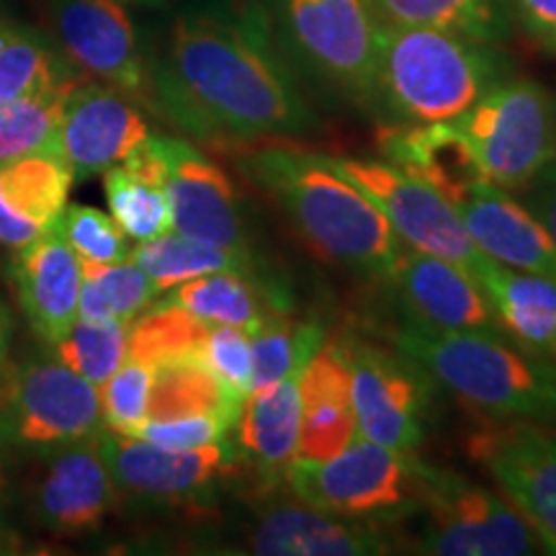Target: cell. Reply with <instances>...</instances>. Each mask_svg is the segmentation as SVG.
<instances>
[{
	"mask_svg": "<svg viewBox=\"0 0 556 556\" xmlns=\"http://www.w3.org/2000/svg\"><path fill=\"white\" fill-rule=\"evenodd\" d=\"M258 0L180 13L168 50L150 67V101L214 150H245L317 127Z\"/></svg>",
	"mask_w": 556,
	"mask_h": 556,
	"instance_id": "cell-1",
	"label": "cell"
},
{
	"mask_svg": "<svg viewBox=\"0 0 556 556\" xmlns=\"http://www.w3.org/2000/svg\"><path fill=\"white\" fill-rule=\"evenodd\" d=\"M238 163L319 258L384 276L405 245L384 214L325 163L323 152L289 142H261L240 150Z\"/></svg>",
	"mask_w": 556,
	"mask_h": 556,
	"instance_id": "cell-2",
	"label": "cell"
},
{
	"mask_svg": "<svg viewBox=\"0 0 556 556\" xmlns=\"http://www.w3.org/2000/svg\"><path fill=\"white\" fill-rule=\"evenodd\" d=\"M507 75L510 62L497 45L381 21L371 106L392 124L448 122Z\"/></svg>",
	"mask_w": 556,
	"mask_h": 556,
	"instance_id": "cell-3",
	"label": "cell"
},
{
	"mask_svg": "<svg viewBox=\"0 0 556 556\" xmlns=\"http://www.w3.org/2000/svg\"><path fill=\"white\" fill-rule=\"evenodd\" d=\"M392 343L456 397L497 417L556 420V366L507 338L441 332L405 323Z\"/></svg>",
	"mask_w": 556,
	"mask_h": 556,
	"instance_id": "cell-4",
	"label": "cell"
},
{
	"mask_svg": "<svg viewBox=\"0 0 556 556\" xmlns=\"http://www.w3.org/2000/svg\"><path fill=\"white\" fill-rule=\"evenodd\" d=\"M258 5L299 78L371 103L381 26L371 0H258Z\"/></svg>",
	"mask_w": 556,
	"mask_h": 556,
	"instance_id": "cell-5",
	"label": "cell"
},
{
	"mask_svg": "<svg viewBox=\"0 0 556 556\" xmlns=\"http://www.w3.org/2000/svg\"><path fill=\"white\" fill-rule=\"evenodd\" d=\"M415 505L420 513L417 552L435 556H528L546 552L523 513L505 495L462 471L413 458Z\"/></svg>",
	"mask_w": 556,
	"mask_h": 556,
	"instance_id": "cell-6",
	"label": "cell"
},
{
	"mask_svg": "<svg viewBox=\"0 0 556 556\" xmlns=\"http://www.w3.org/2000/svg\"><path fill=\"white\" fill-rule=\"evenodd\" d=\"M454 127L486 184L518 193L556 160V103L536 80L507 75Z\"/></svg>",
	"mask_w": 556,
	"mask_h": 556,
	"instance_id": "cell-7",
	"label": "cell"
},
{
	"mask_svg": "<svg viewBox=\"0 0 556 556\" xmlns=\"http://www.w3.org/2000/svg\"><path fill=\"white\" fill-rule=\"evenodd\" d=\"M0 420L24 456H50L103 433L99 387L52 358L26 361L0 381Z\"/></svg>",
	"mask_w": 556,
	"mask_h": 556,
	"instance_id": "cell-8",
	"label": "cell"
},
{
	"mask_svg": "<svg viewBox=\"0 0 556 556\" xmlns=\"http://www.w3.org/2000/svg\"><path fill=\"white\" fill-rule=\"evenodd\" d=\"M287 484L296 500L345 518L392 520L413 513V458L364 435L328 462L294 458Z\"/></svg>",
	"mask_w": 556,
	"mask_h": 556,
	"instance_id": "cell-9",
	"label": "cell"
},
{
	"mask_svg": "<svg viewBox=\"0 0 556 556\" xmlns=\"http://www.w3.org/2000/svg\"><path fill=\"white\" fill-rule=\"evenodd\" d=\"M338 176L353 184L384 214L405 245L456 263L475 278L486 255L471 242L456 208L428 184L400 170L387 160L325 155Z\"/></svg>",
	"mask_w": 556,
	"mask_h": 556,
	"instance_id": "cell-10",
	"label": "cell"
},
{
	"mask_svg": "<svg viewBox=\"0 0 556 556\" xmlns=\"http://www.w3.org/2000/svg\"><path fill=\"white\" fill-rule=\"evenodd\" d=\"M340 345L351 371L358 435L402 454L420 446L433 407L430 374L405 353L400 358L366 340L348 338Z\"/></svg>",
	"mask_w": 556,
	"mask_h": 556,
	"instance_id": "cell-11",
	"label": "cell"
},
{
	"mask_svg": "<svg viewBox=\"0 0 556 556\" xmlns=\"http://www.w3.org/2000/svg\"><path fill=\"white\" fill-rule=\"evenodd\" d=\"M99 446L119 495L148 503H189L245 464L229 438L201 448H163L103 428Z\"/></svg>",
	"mask_w": 556,
	"mask_h": 556,
	"instance_id": "cell-12",
	"label": "cell"
},
{
	"mask_svg": "<svg viewBox=\"0 0 556 556\" xmlns=\"http://www.w3.org/2000/svg\"><path fill=\"white\" fill-rule=\"evenodd\" d=\"M469 454L556 554V433L539 422H492L469 438Z\"/></svg>",
	"mask_w": 556,
	"mask_h": 556,
	"instance_id": "cell-13",
	"label": "cell"
},
{
	"mask_svg": "<svg viewBox=\"0 0 556 556\" xmlns=\"http://www.w3.org/2000/svg\"><path fill=\"white\" fill-rule=\"evenodd\" d=\"M29 484V513L41 531L75 539L101 528L119 490L101 454L99 435L37 458Z\"/></svg>",
	"mask_w": 556,
	"mask_h": 556,
	"instance_id": "cell-14",
	"label": "cell"
},
{
	"mask_svg": "<svg viewBox=\"0 0 556 556\" xmlns=\"http://www.w3.org/2000/svg\"><path fill=\"white\" fill-rule=\"evenodd\" d=\"M52 21L70 65L131 99H150V70L119 0H52Z\"/></svg>",
	"mask_w": 556,
	"mask_h": 556,
	"instance_id": "cell-15",
	"label": "cell"
},
{
	"mask_svg": "<svg viewBox=\"0 0 556 556\" xmlns=\"http://www.w3.org/2000/svg\"><path fill=\"white\" fill-rule=\"evenodd\" d=\"M155 148L173 229L219 248L245 250V222L227 173L186 139L155 135Z\"/></svg>",
	"mask_w": 556,
	"mask_h": 556,
	"instance_id": "cell-16",
	"label": "cell"
},
{
	"mask_svg": "<svg viewBox=\"0 0 556 556\" xmlns=\"http://www.w3.org/2000/svg\"><path fill=\"white\" fill-rule=\"evenodd\" d=\"M384 278L409 323L441 332L507 338L482 287L456 263L402 245Z\"/></svg>",
	"mask_w": 556,
	"mask_h": 556,
	"instance_id": "cell-17",
	"label": "cell"
},
{
	"mask_svg": "<svg viewBox=\"0 0 556 556\" xmlns=\"http://www.w3.org/2000/svg\"><path fill=\"white\" fill-rule=\"evenodd\" d=\"M150 135L142 109L124 90L88 78L67 93L60 144L75 180L101 176L119 165Z\"/></svg>",
	"mask_w": 556,
	"mask_h": 556,
	"instance_id": "cell-18",
	"label": "cell"
},
{
	"mask_svg": "<svg viewBox=\"0 0 556 556\" xmlns=\"http://www.w3.org/2000/svg\"><path fill=\"white\" fill-rule=\"evenodd\" d=\"M9 281L34 336L47 345L58 343L78 323L83 268L58 227L11 255Z\"/></svg>",
	"mask_w": 556,
	"mask_h": 556,
	"instance_id": "cell-19",
	"label": "cell"
},
{
	"mask_svg": "<svg viewBox=\"0 0 556 556\" xmlns=\"http://www.w3.org/2000/svg\"><path fill=\"white\" fill-rule=\"evenodd\" d=\"M248 552L261 556H377L389 541L374 520L345 518L307 503H270L255 518Z\"/></svg>",
	"mask_w": 556,
	"mask_h": 556,
	"instance_id": "cell-20",
	"label": "cell"
},
{
	"mask_svg": "<svg viewBox=\"0 0 556 556\" xmlns=\"http://www.w3.org/2000/svg\"><path fill=\"white\" fill-rule=\"evenodd\" d=\"M454 208L486 258L556 281V242L510 191L482 180Z\"/></svg>",
	"mask_w": 556,
	"mask_h": 556,
	"instance_id": "cell-21",
	"label": "cell"
},
{
	"mask_svg": "<svg viewBox=\"0 0 556 556\" xmlns=\"http://www.w3.org/2000/svg\"><path fill=\"white\" fill-rule=\"evenodd\" d=\"M302 428H299L296 458L328 462L358 435L356 409L351 397L340 340H325L302 374Z\"/></svg>",
	"mask_w": 556,
	"mask_h": 556,
	"instance_id": "cell-22",
	"label": "cell"
},
{
	"mask_svg": "<svg viewBox=\"0 0 556 556\" xmlns=\"http://www.w3.org/2000/svg\"><path fill=\"white\" fill-rule=\"evenodd\" d=\"M379 150L387 163L397 165L430 189L441 193L451 206L467 197L471 186L482 184L469 144L454 122L389 124L379 135Z\"/></svg>",
	"mask_w": 556,
	"mask_h": 556,
	"instance_id": "cell-23",
	"label": "cell"
},
{
	"mask_svg": "<svg viewBox=\"0 0 556 556\" xmlns=\"http://www.w3.org/2000/svg\"><path fill=\"white\" fill-rule=\"evenodd\" d=\"M302 374L304 368L287 374L276 384L253 389L238 420V451L242 462L276 482L287 475L299 451L302 428Z\"/></svg>",
	"mask_w": 556,
	"mask_h": 556,
	"instance_id": "cell-24",
	"label": "cell"
},
{
	"mask_svg": "<svg viewBox=\"0 0 556 556\" xmlns=\"http://www.w3.org/2000/svg\"><path fill=\"white\" fill-rule=\"evenodd\" d=\"M103 186L111 217L129 240H155L173 229L155 135L131 150L127 160L103 173Z\"/></svg>",
	"mask_w": 556,
	"mask_h": 556,
	"instance_id": "cell-25",
	"label": "cell"
},
{
	"mask_svg": "<svg viewBox=\"0 0 556 556\" xmlns=\"http://www.w3.org/2000/svg\"><path fill=\"white\" fill-rule=\"evenodd\" d=\"M165 302L178 304L206 325H232L253 336L263 323L287 307V299L266 294L242 270H217L170 289Z\"/></svg>",
	"mask_w": 556,
	"mask_h": 556,
	"instance_id": "cell-26",
	"label": "cell"
},
{
	"mask_svg": "<svg viewBox=\"0 0 556 556\" xmlns=\"http://www.w3.org/2000/svg\"><path fill=\"white\" fill-rule=\"evenodd\" d=\"M379 18L397 26H428L462 37L500 41L510 37V0H371Z\"/></svg>",
	"mask_w": 556,
	"mask_h": 556,
	"instance_id": "cell-27",
	"label": "cell"
},
{
	"mask_svg": "<svg viewBox=\"0 0 556 556\" xmlns=\"http://www.w3.org/2000/svg\"><path fill=\"white\" fill-rule=\"evenodd\" d=\"M245 400L229 392L201 358H180L155 366L148 420L186 415H222L238 426Z\"/></svg>",
	"mask_w": 556,
	"mask_h": 556,
	"instance_id": "cell-28",
	"label": "cell"
},
{
	"mask_svg": "<svg viewBox=\"0 0 556 556\" xmlns=\"http://www.w3.org/2000/svg\"><path fill=\"white\" fill-rule=\"evenodd\" d=\"M78 80L88 78L65 54L60 58L41 34L0 18V103Z\"/></svg>",
	"mask_w": 556,
	"mask_h": 556,
	"instance_id": "cell-29",
	"label": "cell"
},
{
	"mask_svg": "<svg viewBox=\"0 0 556 556\" xmlns=\"http://www.w3.org/2000/svg\"><path fill=\"white\" fill-rule=\"evenodd\" d=\"M73 180L62 150H39L0 165V189L9 204L41 229L58 227Z\"/></svg>",
	"mask_w": 556,
	"mask_h": 556,
	"instance_id": "cell-30",
	"label": "cell"
},
{
	"mask_svg": "<svg viewBox=\"0 0 556 556\" xmlns=\"http://www.w3.org/2000/svg\"><path fill=\"white\" fill-rule=\"evenodd\" d=\"M129 261H135L155 281L160 294L178 287V283L191 281V278L217 274V270H242V274H248L253 268L245 250L219 248L180 232H165L155 240L139 242L129 253Z\"/></svg>",
	"mask_w": 556,
	"mask_h": 556,
	"instance_id": "cell-31",
	"label": "cell"
},
{
	"mask_svg": "<svg viewBox=\"0 0 556 556\" xmlns=\"http://www.w3.org/2000/svg\"><path fill=\"white\" fill-rule=\"evenodd\" d=\"M78 83L45 88L24 99L0 103V165L39 150H62V109L67 93Z\"/></svg>",
	"mask_w": 556,
	"mask_h": 556,
	"instance_id": "cell-32",
	"label": "cell"
},
{
	"mask_svg": "<svg viewBox=\"0 0 556 556\" xmlns=\"http://www.w3.org/2000/svg\"><path fill=\"white\" fill-rule=\"evenodd\" d=\"M212 325L170 302H155L129 323L127 358L144 364H168L180 358H201Z\"/></svg>",
	"mask_w": 556,
	"mask_h": 556,
	"instance_id": "cell-33",
	"label": "cell"
},
{
	"mask_svg": "<svg viewBox=\"0 0 556 556\" xmlns=\"http://www.w3.org/2000/svg\"><path fill=\"white\" fill-rule=\"evenodd\" d=\"M325 345V328L317 323H294L281 312L270 315L250 336L253 351V389L276 384L296 368H307Z\"/></svg>",
	"mask_w": 556,
	"mask_h": 556,
	"instance_id": "cell-34",
	"label": "cell"
},
{
	"mask_svg": "<svg viewBox=\"0 0 556 556\" xmlns=\"http://www.w3.org/2000/svg\"><path fill=\"white\" fill-rule=\"evenodd\" d=\"M127 345L129 323L124 319H106V323L80 319L52 348L58 361L88 379L90 384L103 387L127 361Z\"/></svg>",
	"mask_w": 556,
	"mask_h": 556,
	"instance_id": "cell-35",
	"label": "cell"
},
{
	"mask_svg": "<svg viewBox=\"0 0 556 556\" xmlns=\"http://www.w3.org/2000/svg\"><path fill=\"white\" fill-rule=\"evenodd\" d=\"M152 379H155V366L144 364V361L129 358L116 368L114 377L99 392L106 430L131 435L148 420Z\"/></svg>",
	"mask_w": 556,
	"mask_h": 556,
	"instance_id": "cell-36",
	"label": "cell"
},
{
	"mask_svg": "<svg viewBox=\"0 0 556 556\" xmlns=\"http://www.w3.org/2000/svg\"><path fill=\"white\" fill-rule=\"evenodd\" d=\"M58 229L80 261L88 263H124L129 261L127 235L114 217L96 206L70 204L62 212Z\"/></svg>",
	"mask_w": 556,
	"mask_h": 556,
	"instance_id": "cell-37",
	"label": "cell"
},
{
	"mask_svg": "<svg viewBox=\"0 0 556 556\" xmlns=\"http://www.w3.org/2000/svg\"><path fill=\"white\" fill-rule=\"evenodd\" d=\"M83 278L93 281L99 291L106 299L111 315L114 319H131L142 315L144 309H150L157 302L160 289L155 281L137 266L135 261L124 263H88L80 261Z\"/></svg>",
	"mask_w": 556,
	"mask_h": 556,
	"instance_id": "cell-38",
	"label": "cell"
},
{
	"mask_svg": "<svg viewBox=\"0 0 556 556\" xmlns=\"http://www.w3.org/2000/svg\"><path fill=\"white\" fill-rule=\"evenodd\" d=\"M201 361L208 371L225 384L229 392L248 400L253 392V351H250V332L232 325H212L204 340Z\"/></svg>",
	"mask_w": 556,
	"mask_h": 556,
	"instance_id": "cell-39",
	"label": "cell"
},
{
	"mask_svg": "<svg viewBox=\"0 0 556 556\" xmlns=\"http://www.w3.org/2000/svg\"><path fill=\"white\" fill-rule=\"evenodd\" d=\"M235 422L222 415H186L170 420H144L129 438L163 448H201L227 441L235 433Z\"/></svg>",
	"mask_w": 556,
	"mask_h": 556,
	"instance_id": "cell-40",
	"label": "cell"
},
{
	"mask_svg": "<svg viewBox=\"0 0 556 556\" xmlns=\"http://www.w3.org/2000/svg\"><path fill=\"white\" fill-rule=\"evenodd\" d=\"M518 193L520 204L546 227V232L556 242V160Z\"/></svg>",
	"mask_w": 556,
	"mask_h": 556,
	"instance_id": "cell-41",
	"label": "cell"
},
{
	"mask_svg": "<svg viewBox=\"0 0 556 556\" xmlns=\"http://www.w3.org/2000/svg\"><path fill=\"white\" fill-rule=\"evenodd\" d=\"M513 18L546 45H556V0H510Z\"/></svg>",
	"mask_w": 556,
	"mask_h": 556,
	"instance_id": "cell-42",
	"label": "cell"
},
{
	"mask_svg": "<svg viewBox=\"0 0 556 556\" xmlns=\"http://www.w3.org/2000/svg\"><path fill=\"white\" fill-rule=\"evenodd\" d=\"M41 232H47V229H41L37 222L26 219L24 214H18L16 208L9 204L3 189H0V245L18 250L37 240Z\"/></svg>",
	"mask_w": 556,
	"mask_h": 556,
	"instance_id": "cell-43",
	"label": "cell"
},
{
	"mask_svg": "<svg viewBox=\"0 0 556 556\" xmlns=\"http://www.w3.org/2000/svg\"><path fill=\"white\" fill-rule=\"evenodd\" d=\"M13 456H16V448L11 446L9 433H5L3 420H0V505L5 503L11 492V475H13Z\"/></svg>",
	"mask_w": 556,
	"mask_h": 556,
	"instance_id": "cell-44",
	"label": "cell"
},
{
	"mask_svg": "<svg viewBox=\"0 0 556 556\" xmlns=\"http://www.w3.org/2000/svg\"><path fill=\"white\" fill-rule=\"evenodd\" d=\"M9 345H11V319L9 312L0 304V381H3V366L9 361Z\"/></svg>",
	"mask_w": 556,
	"mask_h": 556,
	"instance_id": "cell-45",
	"label": "cell"
},
{
	"mask_svg": "<svg viewBox=\"0 0 556 556\" xmlns=\"http://www.w3.org/2000/svg\"><path fill=\"white\" fill-rule=\"evenodd\" d=\"M122 5H160L163 0H119Z\"/></svg>",
	"mask_w": 556,
	"mask_h": 556,
	"instance_id": "cell-46",
	"label": "cell"
}]
</instances>
